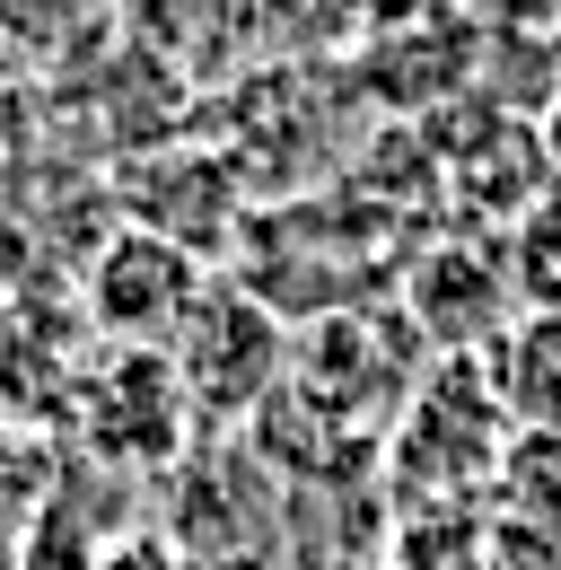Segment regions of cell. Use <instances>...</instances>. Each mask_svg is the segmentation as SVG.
Segmentation results:
<instances>
[{"instance_id":"obj_1","label":"cell","mask_w":561,"mask_h":570,"mask_svg":"<svg viewBox=\"0 0 561 570\" xmlns=\"http://www.w3.org/2000/svg\"><path fill=\"white\" fill-rule=\"evenodd\" d=\"M500 456H509V422L483 386V360H430L377 448L386 492L404 509H483Z\"/></svg>"},{"instance_id":"obj_2","label":"cell","mask_w":561,"mask_h":570,"mask_svg":"<svg viewBox=\"0 0 561 570\" xmlns=\"http://www.w3.org/2000/svg\"><path fill=\"white\" fill-rule=\"evenodd\" d=\"M421 368H430V352L404 325V307H325V316H307L289 334V377L280 386L298 404H316L325 422L377 439V430H395Z\"/></svg>"},{"instance_id":"obj_3","label":"cell","mask_w":561,"mask_h":570,"mask_svg":"<svg viewBox=\"0 0 561 570\" xmlns=\"http://www.w3.org/2000/svg\"><path fill=\"white\" fill-rule=\"evenodd\" d=\"M167 360H176V386L194 404V430H237L280 395V377H289V325H280V307L255 282L210 273L194 316H185V334L167 343Z\"/></svg>"},{"instance_id":"obj_4","label":"cell","mask_w":561,"mask_h":570,"mask_svg":"<svg viewBox=\"0 0 561 570\" xmlns=\"http://www.w3.org/2000/svg\"><path fill=\"white\" fill-rule=\"evenodd\" d=\"M62 422L79 430V448L115 474L140 465H167L185 439H194V404L176 386V360L167 352H124V343H97V352L70 368Z\"/></svg>"},{"instance_id":"obj_5","label":"cell","mask_w":561,"mask_h":570,"mask_svg":"<svg viewBox=\"0 0 561 570\" xmlns=\"http://www.w3.org/2000/svg\"><path fill=\"white\" fill-rule=\"evenodd\" d=\"M203 255L149 237V228H115L97 255H88V282H79V307L97 325V343H124V352H167L203 298Z\"/></svg>"},{"instance_id":"obj_6","label":"cell","mask_w":561,"mask_h":570,"mask_svg":"<svg viewBox=\"0 0 561 570\" xmlns=\"http://www.w3.org/2000/svg\"><path fill=\"white\" fill-rule=\"evenodd\" d=\"M404 325L421 334L430 360H474L509 325V273H500V255L474 246V237L430 246L413 264V282H404Z\"/></svg>"},{"instance_id":"obj_7","label":"cell","mask_w":561,"mask_h":570,"mask_svg":"<svg viewBox=\"0 0 561 570\" xmlns=\"http://www.w3.org/2000/svg\"><path fill=\"white\" fill-rule=\"evenodd\" d=\"M483 518L509 570H561V439H509Z\"/></svg>"},{"instance_id":"obj_8","label":"cell","mask_w":561,"mask_h":570,"mask_svg":"<svg viewBox=\"0 0 561 570\" xmlns=\"http://www.w3.org/2000/svg\"><path fill=\"white\" fill-rule=\"evenodd\" d=\"M474 360H483V386L509 439H561V316L518 307Z\"/></svg>"},{"instance_id":"obj_9","label":"cell","mask_w":561,"mask_h":570,"mask_svg":"<svg viewBox=\"0 0 561 570\" xmlns=\"http://www.w3.org/2000/svg\"><path fill=\"white\" fill-rule=\"evenodd\" d=\"M70 368L79 360L62 352V325H45L36 307L0 298V422L9 430H45V413H62Z\"/></svg>"},{"instance_id":"obj_10","label":"cell","mask_w":561,"mask_h":570,"mask_svg":"<svg viewBox=\"0 0 561 570\" xmlns=\"http://www.w3.org/2000/svg\"><path fill=\"white\" fill-rule=\"evenodd\" d=\"M395 562L404 570H509L483 509H421V518L404 509L395 518Z\"/></svg>"},{"instance_id":"obj_11","label":"cell","mask_w":561,"mask_h":570,"mask_svg":"<svg viewBox=\"0 0 561 570\" xmlns=\"http://www.w3.org/2000/svg\"><path fill=\"white\" fill-rule=\"evenodd\" d=\"M500 273H509V298L561 316V185L535 203V212L509 219V237H500Z\"/></svg>"},{"instance_id":"obj_12","label":"cell","mask_w":561,"mask_h":570,"mask_svg":"<svg viewBox=\"0 0 561 570\" xmlns=\"http://www.w3.org/2000/svg\"><path fill=\"white\" fill-rule=\"evenodd\" d=\"M97 570H194L176 544H140V535H124V544H106V562Z\"/></svg>"},{"instance_id":"obj_13","label":"cell","mask_w":561,"mask_h":570,"mask_svg":"<svg viewBox=\"0 0 561 570\" xmlns=\"http://www.w3.org/2000/svg\"><path fill=\"white\" fill-rule=\"evenodd\" d=\"M535 149H544V176L561 185V88L544 97V115H535Z\"/></svg>"},{"instance_id":"obj_14","label":"cell","mask_w":561,"mask_h":570,"mask_svg":"<svg viewBox=\"0 0 561 570\" xmlns=\"http://www.w3.org/2000/svg\"><path fill=\"white\" fill-rule=\"evenodd\" d=\"M0 570H27V562H18V553H9V544H0Z\"/></svg>"}]
</instances>
